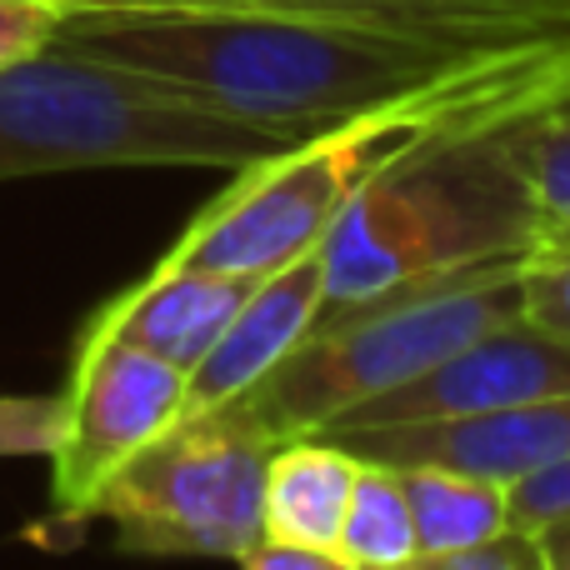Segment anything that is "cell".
Returning <instances> with one entry per match:
<instances>
[{
    "label": "cell",
    "mask_w": 570,
    "mask_h": 570,
    "mask_svg": "<svg viewBox=\"0 0 570 570\" xmlns=\"http://www.w3.org/2000/svg\"><path fill=\"white\" fill-rule=\"evenodd\" d=\"M56 46L156 76L250 126L301 140L365 110L461 76L495 46L441 40L371 20L295 16L261 6L70 10ZM515 46V40H505Z\"/></svg>",
    "instance_id": "obj_1"
},
{
    "label": "cell",
    "mask_w": 570,
    "mask_h": 570,
    "mask_svg": "<svg viewBox=\"0 0 570 570\" xmlns=\"http://www.w3.org/2000/svg\"><path fill=\"white\" fill-rule=\"evenodd\" d=\"M531 116L541 110L435 130L371 170L321 240V321L531 256L535 206L515 150Z\"/></svg>",
    "instance_id": "obj_2"
},
{
    "label": "cell",
    "mask_w": 570,
    "mask_h": 570,
    "mask_svg": "<svg viewBox=\"0 0 570 570\" xmlns=\"http://www.w3.org/2000/svg\"><path fill=\"white\" fill-rule=\"evenodd\" d=\"M281 146H291V136L210 110L166 80L70 46H50L0 70V186L116 166L236 176Z\"/></svg>",
    "instance_id": "obj_3"
},
{
    "label": "cell",
    "mask_w": 570,
    "mask_h": 570,
    "mask_svg": "<svg viewBox=\"0 0 570 570\" xmlns=\"http://www.w3.org/2000/svg\"><path fill=\"white\" fill-rule=\"evenodd\" d=\"M521 266L525 261H495L425 291L315 321L276 371L230 405L271 441L335 431L351 411L401 391L471 335L521 315Z\"/></svg>",
    "instance_id": "obj_4"
},
{
    "label": "cell",
    "mask_w": 570,
    "mask_h": 570,
    "mask_svg": "<svg viewBox=\"0 0 570 570\" xmlns=\"http://www.w3.org/2000/svg\"><path fill=\"white\" fill-rule=\"evenodd\" d=\"M271 451L276 441L236 405L186 411L110 475L90 521H110L130 556L240 561L266 541Z\"/></svg>",
    "instance_id": "obj_5"
},
{
    "label": "cell",
    "mask_w": 570,
    "mask_h": 570,
    "mask_svg": "<svg viewBox=\"0 0 570 570\" xmlns=\"http://www.w3.org/2000/svg\"><path fill=\"white\" fill-rule=\"evenodd\" d=\"M186 415V371L116 335L80 331L60 391V445L50 455V501L60 531L90 525L106 481Z\"/></svg>",
    "instance_id": "obj_6"
},
{
    "label": "cell",
    "mask_w": 570,
    "mask_h": 570,
    "mask_svg": "<svg viewBox=\"0 0 570 570\" xmlns=\"http://www.w3.org/2000/svg\"><path fill=\"white\" fill-rule=\"evenodd\" d=\"M570 391V341L531 325L525 315L491 325L455 345L425 375L401 391L351 411L335 431H375V425H425V421H465V415L505 411L521 401ZM325 431V435H335Z\"/></svg>",
    "instance_id": "obj_7"
},
{
    "label": "cell",
    "mask_w": 570,
    "mask_h": 570,
    "mask_svg": "<svg viewBox=\"0 0 570 570\" xmlns=\"http://www.w3.org/2000/svg\"><path fill=\"white\" fill-rule=\"evenodd\" d=\"M361 461L381 465H445L495 481L511 491L515 481L546 471L570 455V391L521 401L505 411L465 415V421H425V425H375V431H335Z\"/></svg>",
    "instance_id": "obj_8"
},
{
    "label": "cell",
    "mask_w": 570,
    "mask_h": 570,
    "mask_svg": "<svg viewBox=\"0 0 570 570\" xmlns=\"http://www.w3.org/2000/svg\"><path fill=\"white\" fill-rule=\"evenodd\" d=\"M325 311V271L321 250H305L291 266L250 281L246 301L226 321L196 371L186 375V411H216L261 385L271 371L311 335Z\"/></svg>",
    "instance_id": "obj_9"
},
{
    "label": "cell",
    "mask_w": 570,
    "mask_h": 570,
    "mask_svg": "<svg viewBox=\"0 0 570 570\" xmlns=\"http://www.w3.org/2000/svg\"><path fill=\"white\" fill-rule=\"evenodd\" d=\"M246 291H250V281H240V276L176 271V266H160L156 261L136 285L110 295L86 321V331L140 345V351L160 355V361L180 365V371L190 375L200 355L216 345V335L226 331L236 305L246 301Z\"/></svg>",
    "instance_id": "obj_10"
},
{
    "label": "cell",
    "mask_w": 570,
    "mask_h": 570,
    "mask_svg": "<svg viewBox=\"0 0 570 570\" xmlns=\"http://www.w3.org/2000/svg\"><path fill=\"white\" fill-rule=\"evenodd\" d=\"M210 6L371 20V26H395L441 40H475V46L570 36V0H210Z\"/></svg>",
    "instance_id": "obj_11"
},
{
    "label": "cell",
    "mask_w": 570,
    "mask_h": 570,
    "mask_svg": "<svg viewBox=\"0 0 570 570\" xmlns=\"http://www.w3.org/2000/svg\"><path fill=\"white\" fill-rule=\"evenodd\" d=\"M355 475H361V455L335 435L276 441L266 465V541L335 546Z\"/></svg>",
    "instance_id": "obj_12"
},
{
    "label": "cell",
    "mask_w": 570,
    "mask_h": 570,
    "mask_svg": "<svg viewBox=\"0 0 570 570\" xmlns=\"http://www.w3.org/2000/svg\"><path fill=\"white\" fill-rule=\"evenodd\" d=\"M415 521V556L461 551L511 531V491L445 465H401Z\"/></svg>",
    "instance_id": "obj_13"
},
{
    "label": "cell",
    "mask_w": 570,
    "mask_h": 570,
    "mask_svg": "<svg viewBox=\"0 0 570 570\" xmlns=\"http://www.w3.org/2000/svg\"><path fill=\"white\" fill-rule=\"evenodd\" d=\"M335 546L365 570H395L415 556V521H411L405 481L395 465L361 461V475H355V491H351V505H345L341 541Z\"/></svg>",
    "instance_id": "obj_14"
},
{
    "label": "cell",
    "mask_w": 570,
    "mask_h": 570,
    "mask_svg": "<svg viewBox=\"0 0 570 570\" xmlns=\"http://www.w3.org/2000/svg\"><path fill=\"white\" fill-rule=\"evenodd\" d=\"M515 150L535 206V250L570 246V100L525 120Z\"/></svg>",
    "instance_id": "obj_15"
},
{
    "label": "cell",
    "mask_w": 570,
    "mask_h": 570,
    "mask_svg": "<svg viewBox=\"0 0 570 570\" xmlns=\"http://www.w3.org/2000/svg\"><path fill=\"white\" fill-rule=\"evenodd\" d=\"M521 315L570 341V246L531 250L521 266Z\"/></svg>",
    "instance_id": "obj_16"
},
{
    "label": "cell",
    "mask_w": 570,
    "mask_h": 570,
    "mask_svg": "<svg viewBox=\"0 0 570 570\" xmlns=\"http://www.w3.org/2000/svg\"><path fill=\"white\" fill-rule=\"evenodd\" d=\"M395 570H556L546 556L541 535L535 531H501L481 546H461V551H431V556H411Z\"/></svg>",
    "instance_id": "obj_17"
},
{
    "label": "cell",
    "mask_w": 570,
    "mask_h": 570,
    "mask_svg": "<svg viewBox=\"0 0 570 570\" xmlns=\"http://www.w3.org/2000/svg\"><path fill=\"white\" fill-rule=\"evenodd\" d=\"M60 445V395H0V461H50Z\"/></svg>",
    "instance_id": "obj_18"
},
{
    "label": "cell",
    "mask_w": 570,
    "mask_h": 570,
    "mask_svg": "<svg viewBox=\"0 0 570 570\" xmlns=\"http://www.w3.org/2000/svg\"><path fill=\"white\" fill-rule=\"evenodd\" d=\"M66 10L46 0H0V70L56 46Z\"/></svg>",
    "instance_id": "obj_19"
},
{
    "label": "cell",
    "mask_w": 570,
    "mask_h": 570,
    "mask_svg": "<svg viewBox=\"0 0 570 570\" xmlns=\"http://www.w3.org/2000/svg\"><path fill=\"white\" fill-rule=\"evenodd\" d=\"M566 515H570V455L511 485V525L515 531L541 535L546 525L566 521Z\"/></svg>",
    "instance_id": "obj_20"
},
{
    "label": "cell",
    "mask_w": 570,
    "mask_h": 570,
    "mask_svg": "<svg viewBox=\"0 0 570 570\" xmlns=\"http://www.w3.org/2000/svg\"><path fill=\"white\" fill-rule=\"evenodd\" d=\"M236 566L240 570H365L341 546H295V541H256Z\"/></svg>",
    "instance_id": "obj_21"
},
{
    "label": "cell",
    "mask_w": 570,
    "mask_h": 570,
    "mask_svg": "<svg viewBox=\"0 0 570 570\" xmlns=\"http://www.w3.org/2000/svg\"><path fill=\"white\" fill-rule=\"evenodd\" d=\"M46 6H60L70 10H130V6H196V0H46ZM210 6V0H206Z\"/></svg>",
    "instance_id": "obj_22"
},
{
    "label": "cell",
    "mask_w": 570,
    "mask_h": 570,
    "mask_svg": "<svg viewBox=\"0 0 570 570\" xmlns=\"http://www.w3.org/2000/svg\"><path fill=\"white\" fill-rule=\"evenodd\" d=\"M541 546H546V556H551L556 570H570V515L566 521H556V525H546Z\"/></svg>",
    "instance_id": "obj_23"
}]
</instances>
